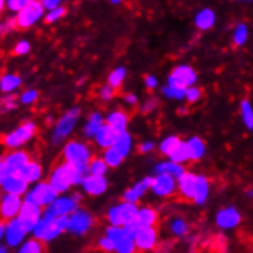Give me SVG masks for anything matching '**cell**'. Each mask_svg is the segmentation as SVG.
I'll use <instances>...</instances> for the list:
<instances>
[{"label":"cell","mask_w":253,"mask_h":253,"mask_svg":"<svg viewBox=\"0 0 253 253\" xmlns=\"http://www.w3.org/2000/svg\"><path fill=\"white\" fill-rule=\"evenodd\" d=\"M103 125H105V120H103L101 114L92 112L91 115H89V118H87V123H86L84 127H83L84 135H86L87 138H94V137H95V133L98 132V129H100Z\"/></svg>","instance_id":"cb8c5ba5"},{"label":"cell","mask_w":253,"mask_h":253,"mask_svg":"<svg viewBox=\"0 0 253 253\" xmlns=\"http://www.w3.org/2000/svg\"><path fill=\"white\" fill-rule=\"evenodd\" d=\"M106 123L111 125L114 129H117L118 132H125L126 127H127V123H129V117L126 112L123 111H114L108 115L106 118Z\"/></svg>","instance_id":"d4e9b609"},{"label":"cell","mask_w":253,"mask_h":253,"mask_svg":"<svg viewBox=\"0 0 253 253\" xmlns=\"http://www.w3.org/2000/svg\"><path fill=\"white\" fill-rule=\"evenodd\" d=\"M181 143V140L180 138H178V137H168V138H165V140H163L161 141V144H160V152L163 154V155H170L173 151H175V149L178 147V144H180Z\"/></svg>","instance_id":"ab89813d"},{"label":"cell","mask_w":253,"mask_h":253,"mask_svg":"<svg viewBox=\"0 0 253 253\" xmlns=\"http://www.w3.org/2000/svg\"><path fill=\"white\" fill-rule=\"evenodd\" d=\"M42 175H43V169H42V166L39 165L37 161L29 160L26 165H25V168H23V176L29 181V184H34V183L40 181Z\"/></svg>","instance_id":"83f0119b"},{"label":"cell","mask_w":253,"mask_h":253,"mask_svg":"<svg viewBox=\"0 0 253 253\" xmlns=\"http://www.w3.org/2000/svg\"><path fill=\"white\" fill-rule=\"evenodd\" d=\"M39 98V92L36 91V89H28V91H25L20 97H19V101L22 103V105H33V103H36Z\"/></svg>","instance_id":"bcb514c9"},{"label":"cell","mask_w":253,"mask_h":253,"mask_svg":"<svg viewBox=\"0 0 253 253\" xmlns=\"http://www.w3.org/2000/svg\"><path fill=\"white\" fill-rule=\"evenodd\" d=\"M118 151H120L125 157L129 155L130 152V149H132V137H130V133H127L126 130L120 133V137H118L117 143L114 144Z\"/></svg>","instance_id":"d590c367"},{"label":"cell","mask_w":253,"mask_h":253,"mask_svg":"<svg viewBox=\"0 0 253 253\" xmlns=\"http://www.w3.org/2000/svg\"><path fill=\"white\" fill-rule=\"evenodd\" d=\"M92 226V216L89 215L86 211L79 209L74 211L69 216H68V229L66 232L72 233V235H84Z\"/></svg>","instance_id":"7c38bea8"},{"label":"cell","mask_w":253,"mask_h":253,"mask_svg":"<svg viewBox=\"0 0 253 253\" xmlns=\"http://www.w3.org/2000/svg\"><path fill=\"white\" fill-rule=\"evenodd\" d=\"M154 147H155V144H154L152 141H144V143L140 144L138 151H140L141 154H147V152H151Z\"/></svg>","instance_id":"11a10c76"},{"label":"cell","mask_w":253,"mask_h":253,"mask_svg":"<svg viewBox=\"0 0 253 253\" xmlns=\"http://www.w3.org/2000/svg\"><path fill=\"white\" fill-rule=\"evenodd\" d=\"M169 158L175 163H186L190 160V152H189V146H187V141H181L180 144H178V147L175 149V151L169 155Z\"/></svg>","instance_id":"d6a6232c"},{"label":"cell","mask_w":253,"mask_h":253,"mask_svg":"<svg viewBox=\"0 0 253 253\" xmlns=\"http://www.w3.org/2000/svg\"><path fill=\"white\" fill-rule=\"evenodd\" d=\"M103 158H105V161L108 163L109 168H118L123 163V160L126 158L115 146L112 147H108L105 149V154H103Z\"/></svg>","instance_id":"4dcf8cb0"},{"label":"cell","mask_w":253,"mask_h":253,"mask_svg":"<svg viewBox=\"0 0 253 253\" xmlns=\"http://www.w3.org/2000/svg\"><path fill=\"white\" fill-rule=\"evenodd\" d=\"M84 175L86 173L82 169H79L77 166L71 165L68 161H63L52 170V173L49 176V183L57 189L58 193H65L72 186L82 184Z\"/></svg>","instance_id":"6da1fadb"},{"label":"cell","mask_w":253,"mask_h":253,"mask_svg":"<svg viewBox=\"0 0 253 253\" xmlns=\"http://www.w3.org/2000/svg\"><path fill=\"white\" fill-rule=\"evenodd\" d=\"M66 14V8L65 6H57L54 9H49L46 14H44V22L46 23H55L57 20H60Z\"/></svg>","instance_id":"7bdbcfd3"},{"label":"cell","mask_w":253,"mask_h":253,"mask_svg":"<svg viewBox=\"0 0 253 253\" xmlns=\"http://www.w3.org/2000/svg\"><path fill=\"white\" fill-rule=\"evenodd\" d=\"M79 117H80V109L79 108H74L71 111H68L60 120L57 122L54 132H52V144H58L62 143L69 133L76 129L77 122H79Z\"/></svg>","instance_id":"52a82bcc"},{"label":"cell","mask_w":253,"mask_h":253,"mask_svg":"<svg viewBox=\"0 0 253 253\" xmlns=\"http://www.w3.org/2000/svg\"><path fill=\"white\" fill-rule=\"evenodd\" d=\"M40 2L43 3L44 8H46V11H49V9H54L57 6H60L63 0H40Z\"/></svg>","instance_id":"f5cc1de1"},{"label":"cell","mask_w":253,"mask_h":253,"mask_svg":"<svg viewBox=\"0 0 253 253\" xmlns=\"http://www.w3.org/2000/svg\"><path fill=\"white\" fill-rule=\"evenodd\" d=\"M36 130H37L36 123L28 122V123L16 127L14 130H11L9 133H6L3 138V146L6 149H9V151H12V149H20L36 135Z\"/></svg>","instance_id":"8992f818"},{"label":"cell","mask_w":253,"mask_h":253,"mask_svg":"<svg viewBox=\"0 0 253 253\" xmlns=\"http://www.w3.org/2000/svg\"><path fill=\"white\" fill-rule=\"evenodd\" d=\"M122 0H111V3H120Z\"/></svg>","instance_id":"6125c7cd"},{"label":"cell","mask_w":253,"mask_h":253,"mask_svg":"<svg viewBox=\"0 0 253 253\" xmlns=\"http://www.w3.org/2000/svg\"><path fill=\"white\" fill-rule=\"evenodd\" d=\"M195 82H197V72L187 65L176 66L168 79V84L181 87V89H187L189 86H193Z\"/></svg>","instance_id":"5bb4252c"},{"label":"cell","mask_w":253,"mask_h":253,"mask_svg":"<svg viewBox=\"0 0 253 253\" xmlns=\"http://www.w3.org/2000/svg\"><path fill=\"white\" fill-rule=\"evenodd\" d=\"M58 195H60V193L57 192V189L49 181H37L34 183L33 187H29L25 198L42 207H48L49 204H52V201Z\"/></svg>","instance_id":"5b68a950"},{"label":"cell","mask_w":253,"mask_h":253,"mask_svg":"<svg viewBox=\"0 0 253 253\" xmlns=\"http://www.w3.org/2000/svg\"><path fill=\"white\" fill-rule=\"evenodd\" d=\"M44 14H46V8L43 6L40 0H29L25 8L16 14V25L22 29L31 28L44 19Z\"/></svg>","instance_id":"277c9868"},{"label":"cell","mask_w":253,"mask_h":253,"mask_svg":"<svg viewBox=\"0 0 253 253\" xmlns=\"http://www.w3.org/2000/svg\"><path fill=\"white\" fill-rule=\"evenodd\" d=\"M161 92L165 97L168 98H172V100H181L184 98V94H186V89H181V87H176V86H172V84H168L161 89Z\"/></svg>","instance_id":"b9f144b4"},{"label":"cell","mask_w":253,"mask_h":253,"mask_svg":"<svg viewBox=\"0 0 253 253\" xmlns=\"http://www.w3.org/2000/svg\"><path fill=\"white\" fill-rule=\"evenodd\" d=\"M98 246H100V249L106 250V252H112V250H115V243L111 240L109 236L101 238V240L98 241Z\"/></svg>","instance_id":"816d5d0a"},{"label":"cell","mask_w":253,"mask_h":253,"mask_svg":"<svg viewBox=\"0 0 253 253\" xmlns=\"http://www.w3.org/2000/svg\"><path fill=\"white\" fill-rule=\"evenodd\" d=\"M63 158H65V161L77 166L79 169H82L86 173L87 168H89V163L92 160V155H91V149H89L84 143L72 140V141L66 143L63 147Z\"/></svg>","instance_id":"3957f363"},{"label":"cell","mask_w":253,"mask_h":253,"mask_svg":"<svg viewBox=\"0 0 253 253\" xmlns=\"http://www.w3.org/2000/svg\"><path fill=\"white\" fill-rule=\"evenodd\" d=\"M5 229H6V222L0 221V243L5 240Z\"/></svg>","instance_id":"6f0895ef"},{"label":"cell","mask_w":253,"mask_h":253,"mask_svg":"<svg viewBox=\"0 0 253 253\" xmlns=\"http://www.w3.org/2000/svg\"><path fill=\"white\" fill-rule=\"evenodd\" d=\"M197 176L192 172H184L178 180V189H180L181 195L187 200H193V195H195V184H197Z\"/></svg>","instance_id":"7402d4cb"},{"label":"cell","mask_w":253,"mask_h":253,"mask_svg":"<svg viewBox=\"0 0 253 253\" xmlns=\"http://www.w3.org/2000/svg\"><path fill=\"white\" fill-rule=\"evenodd\" d=\"M83 190L91 197H98L101 193H105L108 189V181L105 175H94V173H87L83 178Z\"/></svg>","instance_id":"e0dca14e"},{"label":"cell","mask_w":253,"mask_h":253,"mask_svg":"<svg viewBox=\"0 0 253 253\" xmlns=\"http://www.w3.org/2000/svg\"><path fill=\"white\" fill-rule=\"evenodd\" d=\"M28 3V0H6V8L11 12H19L25 8V5Z\"/></svg>","instance_id":"681fc988"},{"label":"cell","mask_w":253,"mask_h":253,"mask_svg":"<svg viewBox=\"0 0 253 253\" xmlns=\"http://www.w3.org/2000/svg\"><path fill=\"white\" fill-rule=\"evenodd\" d=\"M126 101L129 103V105H137V95H133V94H127L126 95Z\"/></svg>","instance_id":"680465c9"},{"label":"cell","mask_w":253,"mask_h":253,"mask_svg":"<svg viewBox=\"0 0 253 253\" xmlns=\"http://www.w3.org/2000/svg\"><path fill=\"white\" fill-rule=\"evenodd\" d=\"M157 218H158V215L154 209H151V207H143V209H138V212L133 219L138 222L140 227H149V226L155 224Z\"/></svg>","instance_id":"4316f807"},{"label":"cell","mask_w":253,"mask_h":253,"mask_svg":"<svg viewBox=\"0 0 253 253\" xmlns=\"http://www.w3.org/2000/svg\"><path fill=\"white\" fill-rule=\"evenodd\" d=\"M8 175V168H6V163L3 158H0V186L5 181V178Z\"/></svg>","instance_id":"db71d44e"},{"label":"cell","mask_w":253,"mask_h":253,"mask_svg":"<svg viewBox=\"0 0 253 253\" xmlns=\"http://www.w3.org/2000/svg\"><path fill=\"white\" fill-rule=\"evenodd\" d=\"M249 37V29L244 23H240L235 28V33H233V43L236 46H243V44L247 42Z\"/></svg>","instance_id":"60d3db41"},{"label":"cell","mask_w":253,"mask_h":253,"mask_svg":"<svg viewBox=\"0 0 253 253\" xmlns=\"http://www.w3.org/2000/svg\"><path fill=\"white\" fill-rule=\"evenodd\" d=\"M31 233L23 222L16 216L12 219H8L6 222V229H5V244L9 249H19L22 246V243L26 240V236Z\"/></svg>","instance_id":"ba28073f"},{"label":"cell","mask_w":253,"mask_h":253,"mask_svg":"<svg viewBox=\"0 0 253 253\" xmlns=\"http://www.w3.org/2000/svg\"><path fill=\"white\" fill-rule=\"evenodd\" d=\"M22 204H23L22 195L3 192V195L0 197V218L5 221L16 218L22 209Z\"/></svg>","instance_id":"4fadbf2b"},{"label":"cell","mask_w":253,"mask_h":253,"mask_svg":"<svg viewBox=\"0 0 253 253\" xmlns=\"http://www.w3.org/2000/svg\"><path fill=\"white\" fill-rule=\"evenodd\" d=\"M109 166L108 163L105 161V158H94L89 163L87 168V173H94V175H106Z\"/></svg>","instance_id":"74e56055"},{"label":"cell","mask_w":253,"mask_h":253,"mask_svg":"<svg viewBox=\"0 0 253 253\" xmlns=\"http://www.w3.org/2000/svg\"><path fill=\"white\" fill-rule=\"evenodd\" d=\"M241 222V215L235 207H226L218 212L216 215V224L221 229H233Z\"/></svg>","instance_id":"44dd1931"},{"label":"cell","mask_w":253,"mask_h":253,"mask_svg":"<svg viewBox=\"0 0 253 253\" xmlns=\"http://www.w3.org/2000/svg\"><path fill=\"white\" fill-rule=\"evenodd\" d=\"M133 240H135V246L138 250H151L157 246V230L154 229V226L141 227L133 235Z\"/></svg>","instance_id":"ac0fdd59"},{"label":"cell","mask_w":253,"mask_h":253,"mask_svg":"<svg viewBox=\"0 0 253 253\" xmlns=\"http://www.w3.org/2000/svg\"><path fill=\"white\" fill-rule=\"evenodd\" d=\"M176 180L173 175L169 173H157V176L154 178V184H152V192L157 197L161 198H168L172 197L176 189Z\"/></svg>","instance_id":"2e32d148"},{"label":"cell","mask_w":253,"mask_h":253,"mask_svg":"<svg viewBox=\"0 0 253 253\" xmlns=\"http://www.w3.org/2000/svg\"><path fill=\"white\" fill-rule=\"evenodd\" d=\"M187 146L190 152V160H200L206 152L204 141L198 137H192L190 140H187Z\"/></svg>","instance_id":"1f68e13d"},{"label":"cell","mask_w":253,"mask_h":253,"mask_svg":"<svg viewBox=\"0 0 253 253\" xmlns=\"http://www.w3.org/2000/svg\"><path fill=\"white\" fill-rule=\"evenodd\" d=\"M68 216L69 215H43L31 235L43 243H51L66 232Z\"/></svg>","instance_id":"7a4b0ae2"},{"label":"cell","mask_w":253,"mask_h":253,"mask_svg":"<svg viewBox=\"0 0 253 253\" xmlns=\"http://www.w3.org/2000/svg\"><path fill=\"white\" fill-rule=\"evenodd\" d=\"M170 230L173 235L176 236H183L187 233V224H186V221L181 219V218H176L172 221V224H170Z\"/></svg>","instance_id":"f6af8a7d"},{"label":"cell","mask_w":253,"mask_h":253,"mask_svg":"<svg viewBox=\"0 0 253 253\" xmlns=\"http://www.w3.org/2000/svg\"><path fill=\"white\" fill-rule=\"evenodd\" d=\"M238 2H252V0H238Z\"/></svg>","instance_id":"e7e4bbea"},{"label":"cell","mask_w":253,"mask_h":253,"mask_svg":"<svg viewBox=\"0 0 253 253\" xmlns=\"http://www.w3.org/2000/svg\"><path fill=\"white\" fill-rule=\"evenodd\" d=\"M144 83H146V86H147L149 89H155V87H157V84H158V80H157L154 76H146Z\"/></svg>","instance_id":"9f6ffc18"},{"label":"cell","mask_w":253,"mask_h":253,"mask_svg":"<svg viewBox=\"0 0 253 253\" xmlns=\"http://www.w3.org/2000/svg\"><path fill=\"white\" fill-rule=\"evenodd\" d=\"M125 235H126L125 226H114V224H111V227H108V230H106V236H109L115 244L120 241Z\"/></svg>","instance_id":"ee69618b"},{"label":"cell","mask_w":253,"mask_h":253,"mask_svg":"<svg viewBox=\"0 0 253 253\" xmlns=\"http://www.w3.org/2000/svg\"><path fill=\"white\" fill-rule=\"evenodd\" d=\"M42 216H43V207L25 198L17 218L23 222L25 227L31 233L34 230V227L37 226V222L42 219Z\"/></svg>","instance_id":"8fae6325"},{"label":"cell","mask_w":253,"mask_h":253,"mask_svg":"<svg viewBox=\"0 0 253 253\" xmlns=\"http://www.w3.org/2000/svg\"><path fill=\"white\" fill-rule=\"evenodd\" d=\"M201 95H203V91H201L200 87H197V86H189V87L186 89L184 98H186L189 103H195V101H198V100L201 98Z\"/></svg>","instance_id":"7dc6e473"},{"label":"cell","mask_w":253,"mask_h":253,"mask_svg":"<svg viewBox=\"0 0 253 253\" xmlns=\"http://www.w3.org/2000/svg\"><path fill=\"white\" fill-rule=\"evenodd\" d=\"M120 133L122 132H118L117 129H114L111 125H108V123H105L103 125L100 129H98V132L95 133V143L100 146V147H103V149H108V147H112L115 143H117V140H118V137H120Z\"/></svg>","instance_id":"ffe728a7"},{"label":"cell","mask_w":253,"mask_h":253,"mask_svg":"<svg viewBox=\"0 0 253 253\" xmlns=\"http://www.w3.org/2000/svg\"><path fill=\"white\" fill-rule=\"evenodd\" d=\"M5 6H6V0H0V12L3 11Z\"/></svg>","instance_id":"94428289"},{"label":"cell","mask_w":253,"mask_h":253,"mask_svg":"<svg viewBox=\"0 0 253 253\" xmlns=\"http://www.w3.org/2000/svg\"><path fill=\"white\" fill-rule=\"evenodd\" d=\"M247 195H249V197H253V192H252V190H249V192H247Z\"/></svg>","instance_id":"be15d7a7"},{"label":"cell","mask_w":253,"mask_h":253,"mask_svg":"<svg viewBox=\"0 0 253 253\" xmlns=\"http://www.w3.org/2000/svg\"><path fill=\"white\" fill-rule=\"evenodd\" d=\"M29 186L31 184H29V181L23 176V172H8L0 189L6 193H16V195L25 197L26 192L29 190Z\"/></svg>","instance_id":"9a60e30c"},{"label":"cell","mask_w":253,"mask_h":253,"mask_svg":"<svg viewBox=\"0 0 253 253\" xmlns=\"http://www.w3.org/2000/svg\"><path fill=\"white\" fill-rule=\"evenodd\" d=\"M28 2H29V0H28Z\"/></svg>","instance_id":"03108f58"},{"label":"cell","mask_w":253,"mask_h":253,"mask_svg":"<svg viewBox=\"0 0 253 253\" xmlns=\"http://www.w3.org/2000/svg\"><path fill=\"white\" fill-rule=\"evenodd\" d=\"M8 172H23L25 165L29 161L28 152L22 151V149H12L9 154L3 157Z\"/></svg>","instance_id":"d6986e66"},{"label":"cell","mask_w":253,"mask_h":253,"mask_svg":"<svg viewBox=\"0 0 253 253\" xmlns=\"http://www.w3.org/2000/svg\"><path fill=\"white\" fill-rule=\"evenodd\" d=\"M135 250H137L135 240H133V236L129 235L127 232H126V235L122 238V240L115 244V252H118V253H132Z\"/></svg>","instance_id":"836d02e7"},{"label":"cell","mask_w":253,"mask_h":253,"mask_svg":"<svg viewBox=\"0 0 253 253\" xmlns=\"http://www.w3.org/2000/svg\"><path fill=\"white\" fill-rule=\"evenodd\" d=\"M9 252V247L5 244V246H0V253H8Z\"/></svg>","instance_id":"91938a15"},{"label":"cell","mask_w":253,"mask_h":253,"mask_svg":"<svg viewBox=\"0 0 253 253\" xmlns=\"http://www.w3.org/2000/svg\"><path fill=\"white\" fill-rule=\"evenodd\" d=\"M209 197V181L203 175L197 176V184H195V195H193V201L197 204H204Z\"/></svg>","instance_id":"484cf974"},{"label":"cell","mask_w":253,"mask_h":253,"mask_svg":"<svg viewBox=\"0 0 253 253\" xmlns=\"http://www.w3.org/2000/svg\"><path fill=\"white\" fill-rule=\"evenodd\" d=\"M80 195L74 197H57L52 204L43 209V215H71L79 209Z\"/></svg>","instance_id":"30bf717a"},{"label":"cell","mask_w":253,"mask_h":253,"mask_svg":"<svg viewBox=\"0 0 253 253\" xmlns=\"http://www.w3.org/2000/svg\"><path fill=\"white\" fill-rule=\"evenodd\" d=\"M137 212H138V207L135 203L123 201L122 204L114 206L108 212V219L114 226H126L127 222H130L135 218Z\"/></svg>","instance_id":"9c48e42d"},{"label":"cell","mask_w":253,"mask_h":253,"mask_svg":"<svg viewBox=\"0 0 253 253\" xmlns=\"http://www.w3.org/2000/svg\"><path fill=\"white\" fill-rule=\"evenodd\" d=\"M155 172L157 173H169L173 175L175 178H180L186 170L184 168L180 165V163H175V161H165V163H160V165L155 166Z\"/></svg>","instance_id":"f546056e"},{"label":"cell","mask_w":253,"mask_h":253,"mask_svg":"<svg viewBox=\"0 0 253 253\" xmlns=\"http://www.w3.org/2000/svg\"><path fill=\"white\" fill-rule=\"evenodd\" d=\"M31 52V43L28 40H20L16 46H14V54L16 55H26Z\"/></svg>","instance_id":"c3c4849f"},{"label":"cell","mask_w":253,"mask_h":253,"mask_svg":"<svg viewBox=\"0 0 253 253\" xmlns=\"http://www.w3.org/2000/svg\"><path fill=\"white\" fill-rule=\"evenodd\" d=\"M125 79H126V69L123 68V66H120V68H115L111 74H109V77H108V83L112 86V87H120L122 86V83L125 82Z\"/></svg>","instance_id":"f35d334b"},{"label":"cell","mask_w":253,"mask_h":253,"mask_svg":"<svg viewBox=\"0 0 253 253\" xmlns=\"http://www.w3.org/2000/svg\"><path fill=\"white\" fill-rule=\"evenodd\" d=\"M22 86V79L17 74H5V76L0 79V91L3 94H12L14 91Z\"/></svg>","instance_id":"603a6c76"},{"label":"cell","mask_w":253,"mask_h":253,"mask_svg":"<svg viewBox=\"0 0 253 253\" xmlns=\"http://www.w3.org/2000/svg\"><path fill=\"white\" fill-rule=\"evenodd\" d=\"M115 95V87H112L111 84L108 86H103L100 89V98L101 100H111Z\"/></svg>","instance_id":"f907efd6"},{"label":"cell","mask_w":253,"mask_h":253,"mask_svg":"<svg viewBox=\"0 0 253 253\" xmlns=\"http://www.w3.org/2000/svg\"><path fill=\"white\" fill-rule=\"evenodd\" d=\"M215 23V12L209 8L206 9H201L197 17H195V25L198 29H201V31H207V29H211Z\"/></svg>","instance_id":"f1b7e54d"},{"label":"cell","mask_w":253,"mask_h":253,"mask_svg":"<svg viewBox=\"0 0 253 253\" xmlns=\"http://www.w3.org/2000/svg\"><path fill=\"white\" fill-rule=\"evenodd\" d=\"M240 109H241V117H243L246 127L252 130L253 129V106L250 105L249 100H243Z\"/></svg>","instance_id":"8d00e7d4"},{"label":"cell","mask_w":253,"mask_h":253,"mask_svg":"<svg viewBox=\"0 0 253 253\" xmlns=\"http://www.w3.org/2000/svg\"><path fill=\"white\" fill-rule=\"evenodd\" d=\"M20 253H40L43 252V241H40L39 238H29V240H25L22 243V246L19 247Z\"/></svg>","instance_id":"e575fe53"}]
</instances>
